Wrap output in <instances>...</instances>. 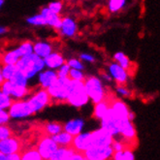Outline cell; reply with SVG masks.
<instances>
[{
	"label": "cell",
	"mask_w": 160,
	"mask_h": 160,
	"mask_svg": "<svg viewBox=\"0 0 160 160\" xmlns=\"http://www.w3.org/2000/svg\"><path fill=\"white\" fill-rule=\"evenodd\" d=\"M112 160H135V155L130 148H124L118 152H114Z\"/></svg>",
	"instance_id": "cell-26"
},
{
	"label": "cell",
	"mask_w": 160,
	"mask_h": 160,
	"mask_svg": "<svg viewBox=\"0 0 160 160\" xmlns=\"http://www.w3.org/2000/svg\"><path fill=\"white\" fill-rule=\"evenodd\" d=\"M0 160H6V154L0 152Z\"/></svg>",
	"instance_id": "cell-45"
},
{
	"label": "cell",
	"mask_w": 160,
	"mask_h": 160,
	"mask_svg": "<svg viewBox=\"0 0 160 160\" xmlns=\"http://www.w3.org/2000/svg\"><path fill=\"white\" fill-rule=\"evenodd\" d=\"M13 101L14 100H12V98L10 96L6 95V94H4L0 91V109L10 107L11 104L13 103Z\"/></svg>",
	"instance_id": "cell-34"
},
{
	"label": "cell",
	"mask_w": 160,
	"mask_h": 160,
	"mask_svg": "<svg viewBox=\"0 0 160 160\" xmlns=\"http://www.w3.org/2000/svg\"><path fill=\"white\" fill-rule=\"evenodd\" d=\"M9 114L6 112H4L2 109H0V124L2 123H6V122L8 121L9 119Z\"/></svg>",
	"instance_id": "cell-42"
},
{
	"label": "cell",
	"mask_w": 160,
	"mask_h": 160,
	"mask_svg": "<svg viewBox=\"0 0 160 160\" xmlns=\"http://www.w3.org/2000/svg\"><path fill=\"white\" fill-rule=\"evenodd\" d=\"M59 31L62 35L67 37H73L77 32V25L70 18H62L61 26Z\"/></svg>",
	"instance_id": "cell-17"
},
{
	"label": "cell",
	"mask_w": 160,
	"mask_h": 160,
	"mask_svg": "<svg viewBox=\"0 0 160 160\" xmlns=\"http://www.w3.org/2000/svg\"><path fill=\"white\" fill-rule=\"evenodd\" d=\"M27 93H29V89H27L26 87L18 86V84L14 83V88L11 93V96H14L16 98H22L25 96Z\"/></svg>",
	"instance_id": "cell-32"
},
{
	"label": "cell",
	"mask_w": 160,
	"mask_h": 160,
	"mask_svg": "<svg viewBox=\"0 0 160 160\" xmlns=\"http://www.w3.org/2000/svg\"><path fill=\"white\" fill-rule=\"evenodd\" d=\"M4 3V0H0V7L2 6V4Z\"/></svg>",
	"instance_id": "cell-47"
},
{
	"label": "cell",
	"mask_w": 160,
	"mask_h": 160,
	"mask_svg": "<svg viewBox=\"0 0 160 160\" xmlns=\"http://www.w3.org/2000/svg\"><path fill=\"white\" fill-rule=\"evenodd\" d=\"M22 153L21 152H15L11 154L6 155V160H21Z\"/></svg>",
	"instance_id": "cell-43"
},
{
	"label": "cell",
	"mask_w": 160,
	"mask_h": 160,
	"mask_svg": "<svg viewBox=\"0 0 160 160\" xmlns=\"http://www.w3.org/2000/svg\"><path fill=\"white\" fill-rule=\"evenodd\" d=\"M62 3L61 2H52V3H51L50 5H49V9L52 12V13H54V14H58V15H59V13L61 12V10H62Z\"/></svg>",
	"instance_id": "cell-39"
},
{
	"label": "cell",
	"mask_w": 160,
	"mask_h": 160,
	"mask_svg": "<svg viewBox=\"0 0 160 160\" xmlns=\"http://www.w3.org/2000/svg\"><path fill=\"white\" fill-rule=\"evenodd\" d=\"M45 63L47 64V66L50 68H58L65 62L63 59V56L59 52H52L50 53L47 58H45Z\"/></svg>",
	"instance_id": "cell-19"
},
{
	"label": "cell",
	"mask_w": 160,
	"mask_h": 160,
	"mask_svg": "<svg viewBox=\"0 0 160 160\" xmlns=\"http://www.w3.org/2000/svg\"><path fill=\"white\" fill-rule=\"evenodd\" d=\"M69 71H70V66L67 63V61H65L61 66H59V69L56 72V74H58V78H68Z\"/></svg>",
	"instance_id": "cell-36"
},
{
	"label": "cell",
	"mask_w": 160,
	"mask_h": 160,
	"mask_svg": "<svg viewBox=\"0 0 160 160\" xmlns=\"http://www.w3.org/2000/svg\"><path fill=\"white\" fill-rule=\"evenodd\" d=\"M117 91L120 94V95L124 96V97H129L131 95V91L128 88H126L124 86H118Z\"/></svg>",
	"instance_id": "cell-41"
},
{
	"label": "cell",
	"mask_w": 160,
	"mask_h": 160,
	"mask_svg": "<svg viewBox=\"0 0 160 160\" xmlns=\"http://www.w3.org/2000/svg\"><path fill=\"white\" fill-rule=\"evenodd\" d=\"M14 136V133L12 129L9 127L8 125H6L5 123L0 124V141L5 140L9 137Z\"/></svg>",
	"instance_id": "cell-33"
},
{
	"label": "cell",
	"mask_w": 160,
	"mask_h": 160,
	"mask_svg": "<svg viewBox=\"0 0 160 160\" xmlns=\"http://www.w3.org/2000/svg\"><path fill=\"white\" fill-rule=\"evenodd\" d=\"M74 150L75 148L73 147H58L48 160H66V158L74 152Z\"/></svg>",
	"instance_id": "cell-20"
},
{
	"label": "cell",
	"mask_w": 160,
	"mask_h": 160,
	"mask_svg": "<svg viewBox=\"0 0 160 160\" xmlns=\"http://www.w3.org/2000/svg\"><path fill=\"white\" fill-rule=\"evenodd\" d=\"M17 51H18V54L21 55V58L24 55H28V54L32 53V52H33V44L31 41H24L17 49Z\"/></svg>",
	"instance_id": "cell-28"
},
{
	"label": "cell",
	"mask_w": 160,
	"mask_h": 160,
	"mask_svg": "<svg viewBox=\"0 0 160 160\" xmlns=\"http://www.w3.org/2000/svg\"><path fill=\"white\" fill-rule=\"evenodd\" d=\"M36 147L42 158L44 160H48L59 146L54 142L52 137L41 133V135L38 137V143H37Z\"/></svg>",
	"instance_id": "cell-5"
},
{
	"label": "cell",
	"mask_w": 160,
	"mask_h": 160,
	"mask_svg": "<svg viewBox=\"0 0 160 160\" xmlns=\"http://www.w3.org/2000/svg\"><path fill=\"white\" fill-rule=\"evenodd\" d=\"M33 51L35 54H37L40 58H47L50 53H52V46L47 43H36L33 46Z\"/></svg>",
	"instance_id": "cell-25"
},
{
	"label": "cell",
	"mask_w": 160,
	"mask_h": 160,
	"mask_svg": "<svg viewBox=\"0 0 160 160\" xmlns=\"http://www.w3.org/2000/svg\"><path fill=\"white\" fill-rule=\"evenodd\" d=\"M114 59L117 61L118 64H119L120 66L123 69H125L127 72L131 69V61H130V59L127 58V56L125 55L124 52H117L114 55Z\"/></svg>",
	"instance_id": "cell-27"
},
{
	"label": "cell",
	"mask_w": 160,
	"mask_h": 160,
	"mask_svg": "<svg viewBox=\"0 0 160 160\" xmlns=\"http://www.w3.org/2000/svg\"><path fill=\"white\" fill-rule=\"evenodd\" d=\"M58 74L56 72H53V71H46L44 73H42L40 75V84H41V88H47L49 86L52 82H54L56 80H58Z\"/></svg>",
	"instance_id": "cell-22"
},
{
	"label": "cell",
	"mask_w": 160,
	"mask_h": 160,
	"mask_svg": "<svg viewBox=\"0 0 160 160\" xmlns=\"http://www.w3.org/2000/svg\"><path fill=\"white\" fill-rule=\"evenodd\" d=\"M88 95L84 88L83 81L71 80L68 84L67 103L75 107H82L88 101Z\"/></svg>",
	"instance_id": "cell-2"
},
{
	"label": "cell",
	"mask_w": 160,
	"mask_h": 160,
	"mask_svg": "<svg viewBox=\"0 0 160 160\" xmlns=\"http://www.w3.org/2000/svg\"><path fill=\"white\" fill-rule=\"evenodd\" d=\"M69 82V78H58L54 82L47 88V90L51 96V105L53 103L54 104L67 103Z\"/></svg>",
	"instance_id": "cell-3"
},
{
	"label": "cell",
	"mask_w": 160,
	"mask_h": 160,
	"mask_svg": "<svg viewBox=\"0 0 160 160\" xmlns=\"http://www.w3.org/2000/svg\"><path fill=\"white\" fill-rule=\"evenodd\" d=\"M68 78L71 79V80H75V81H83L86 77L83 76V74L80 70H78V69H70Z\"/></svg>",
	"instance_id": "cell-37"
},
{
	"label": "cell",
	"mask_w": 160,
	"mask_h": 160,
	"mask_svg": "<svg viewBox=\"0 0 160 160\" xmlns=\"http://www.w3.org/2000/svg\"><path fill=\"white\" fill-rule=\"evenodd\" d=\"M81 58L83 59V60H87V61H89V62H93L94 61V58L92 55H89V54H82L81 55Z\"/></svg>",
	"instance_id": "cell-44"
},
{
	"label": "cell",
	"mask_w": 160,
	"mask_h": 160,
	"mask_svg": "<svg viewBox=\"0 0 160 160\" xmlns=\"http://www.w3.org/2000/svg\"><path fill=\"white\" fill-rule=\"evenodd\" d=\"M28 103H29L33 114H35L36 112L44 109L47 105H51V96L47 88H41L39 90L34 92L31 98L28 100Z\"/></svg>",
	"instance_id": "cell-6"
},
{
	"label": "cell",
	"mask_w": 160,
	"mask_h": 160,
	"mask_svg": "<svg viewBox=\"0 0 160 160\" xmlns=\"http://www.w3.org/2000/svg\"><path fill=\"white\" fill-rule=\"evenodd\" d=\"M73 138H74V136L67 133L66 131H62V132L52 136V139L54 140V142L59 147H71Z\"/></svg>",
	"instance_id": "cell-21"
},
{
	"label": "cell",
	"mask_w": 160,
	"mask_h": 160,
	"mask_svg": "<svg viewBox=\"0 0 160 160\" xmlns=\"http://www.w3.org/2000/svg\"><path fill=\"white\" fill-rule=\"evenodd\" d=\"M109 71L112 78L114 79L118 86H124L128 81V72L123 69L117 62H112L109 64Z\"/></svg>",
	"instance_id": "cell-12"
},
{
	"label": "cell",
	"mask_w": 160,
	"mask_h": 160,
	"mask_svg": "<svg viewBox=\"0 0 160 160\" xmlns=\"http://www.w3.org/2000/svg\"><path fill=\"white\" fill-rule=\"evenodd\" d=\"M112 100V97L107 93L106 96L104 97V99L95 104V107H94V112H93V117L95 118H97V119H101L103 117L105 116L107 111L111 107Z\"/></svg>",
	"instance_id": "cell-16"
},
{
	"label": "cell",
	"mask_w": 160,
	"mask_h": 160,
	"mask_svg": "<svg viewBox=\"0 0 160 160\" xmlns=\"http://www.w3.org/2000/svg\"><path fill=\"white\" fill-rule=\"evenodd\" d=\"M6 31H7L6 28H4V27H0V34H2V33H4V32H6Z\"/></svg>",
	"instance_id": "cell-46"
},
{
	"label": "cell",
	"mask_w": 160,
	"mask_h": 160,
	"mask_svg": "<svg viewBox=\"0 0 160 160\" xmlns=\"http://www.w3.org/2000/svg\"><path fill=\"white\" fill-rule=\"evenodd\" d=\"M110 160H112V158H111V159H110Z\"/></svg>",
	"instance_id": "cell-48"
},
{
	"label": "cell",
	"mask_w": 160,
	"mask_h": 160,
	"mask_svg": "<svg viewBox=\"0 0 160 160\" xmlns=\"http://www.w3.org/2000/svg\"><path fill=\"white\" fill-rule=\"evenodd\" d=\"M40 132L48 135V136H54L62 131H64V125L60 122H51V123H44L40 127Z\"/></svg>",
	"instance_id": "cell-18"
},
{
	"label": "cell",
	"mask_w": 160,
	"mask_h": 160,
	"mask_svg": "<svg viewBox=\"0 0 160 160\" xmlns=\"http://www.w3.org/2000/svg\"><path fill=\"white\" fill-rule=\"evenodd\" d=\"M30 115H33V112L28 101H13L10 106L9 116L13 118H22Z\"/></svg>",
	"instance_id": "cell-11"
},
{
	"label": "cell",
	"mask_w": 160,
	"mask_h": 160,
	"mask_svg": "<svg viewBox=\"0 0 160 160\" xmlns=\"http://www.w3.org/2000/svg\"><path fill=\"white\" fill-rule=\"evenodd\" d=\"M111 108L112 110L114 111L115 115L120 119V120H123V119H129L128 116H129V112L130 110L127 107V105L125 104L124 102H122L119 99H115L112 98V103H111Z\"/></svg>",
	"instance_id": "cell-15"
},
{
	"label": "cell",
	"mask_w": 160,
	"mask_h": 160,
	"mask_svg": "<svg viewBox=\"0 0 160 160\" xmlns=\"http://www.w3.org/2000/svg\"><path fill=\"white\" fill-rule=\"evenodd\" d=\"M44 65L45 61L42 59V58L35 53L22 56L16 63L17 69L22 71L27 79L33 77L37 72L44 67Z\"/></svg>",
	"instance_id": "cell-1"
},
{
	"label": "cell",
	"mask_w": 160,
	"mask_h": 160,
	"mask_svg": "<svg viewBox=\"0 0 160 160\" xmlns=\"http://www.w3.org/2000/svg\"><path fill=\"white\" fill-rule=\"evenodd\" d=\"M17 66L16 64H7V65H3L2 67V76L4 78V80H10L13 75L16 73L17 71Z\"/></svg>",
	"instance_id": "cell-31"
},
{
	"label": "cell",
	"mask_w": 160,
	"mask_h": 160,
	"mask_svg": "<svg viewBox=\"0 0 160 160\" xmlns=\"http://www.w3.org/2000/svg\"><path fill=\"white\" fill-rule=\"evenodd\" d=\"M22 142L18 138L12 136L0 141V152L4 154H11L15 152H22Z\"/></svg>",
	"instance_id": "cell-9"
},
{
	"label": "cell",
	"mask_w": 160,
	"mask_h": 160,
	"mask_svg": "<svg viewBox=\"0 0 160 160\" xmlns=\"http://www.w3.org/2000/svg\"><path fill=\"white\" fill-rule=\"evenodd\" d=\"M21 153H22L21 160H44L41 154L39 153L36 146L28 148L25 150H22Z\"/></svg>",
	"instance_id": "cell-24"
},
{
	"label": "cell",
	"mask_w": 160,
	"mask_h": 160,
	"mask_svg": "<svg viewBox=\"0 0 160 160\" xmlns=\"http://www.w3.org/2000/svg\"><path fill=\"white\" fill-rule=\"evenodd\" d=\"M83 84L88 97L91 98L95 104L103 100L106 96L107 92L105 88H103L102 82L98 78L92 76L86 77L83 80Z\"/></svg>",
	"instance_id": "cell-4"
},
{
	"label": "cell",
	"mask_w": 160,
	"mask_h": 160,
	"mask_svg": "<svg viewBox=\"0 0 160 160\" xmlns=\"http://www.w3.org/2000/svg\"><path fill=\"white\" fill-rule=\"evenodd\" d=\"M66 160H88L86 155H84V152H79V150H74V152L68 156L66 158Z\"/></svg>",
	"instance_id": "cell-38"
},
{
	"label": "cell",
	"mask_w": 160,
	"mask_h": 160,
	"mask_svg": "<svg viewBox=\"0 0 160 160\" xmlns=\"http://www.w3.org/2000/svg\"><path fill=\"white\" fill-rule=\"evenodd\" d=\"M114 136L104 128L91 132V146L97 147H108L112 146Z\"/></svg>",
	"instance_id": "cell-10"
},
{
	"label": "cell",
	"mask_w": 160,
	"mask_h": 160,
	"mask_svg": "<svg viewBox=\"0 0 160 160\" xmlns=\"http://www.w3.org/2000/svg\"><path fill=\"white\" fill-rule=\"evenodd\" d=\"M10 81H11L12 82H14L15 84H18V86L26 87L27 78L25 77V75H24L22 71L17 70L16 73L13 75V77L10 79Z\"/></svg>",
	"instance_id": "cell-29"
},
{
	"label": "cell",
	"mask_w": 160,
	"mask_h": 160,
	"mask_svg": "<svg viewBox=\"0 0 160 160\" xmlns=\"http://www.w3.org/2000/svg\"><path fill=\"white\" fill-rule=\"evenodd\" d=\"M67 63L69 64V66L72 67L73 69H78V70L83 69V65L78 59H70L69 61H67Z\"/></svg>",
	"instance_id": "cell-40"
},
{
	"label": "cell",
	"mask_w": 160,
	"mask_h": 160,
	"mask_svg": "<svg viewBox=\"0 0 160 160\" xmlns=\"http://www.w3.org/2000/svg\"><path fill=\"white\" fill-rule=\"evenodd\" d=\"M102 120V128L107 130L112 136L119 134V122L120 119L115 115L114 111L110 107L105 116L101 118Z\"/></svg>",
	"instance_id": "cell-8"
},
{
	"label": "cell",
	"mask_w": 160,
	"mask_h": 160,
	"mask_svg": "<svg viewBox=\"0 0 160 160\" xmlns=\"http://www.w3.org/2000/svg\"><path fill=\"white\" fill-rule=\"evenodd\" d=\"M126 0H110L109 1V11L111 13H118L124 7Z\"/></svg>",
	"instance_id": "cell-30"
},
{
	"label": "cell",
	"mask_w": 160,
	"mask_h": 160,
	"mask_svg": "<svg viewBox=\"0 0 160 160\" xmlns=\"http://www.w3.org/2000/svg\"><path fill=\"white\" fill-rule=\"evenodd\" d=\"M71 147L79 152H84V150L91 147V133L78 134L74 136Z\"/></svg>",
	"instance_id": "cell-14"
},
{
	"label": "cell",
	"mask_w": 160,
	"mask_h": 160,
	"mask_svg": "<svg viewBox=\"0 0 160 160\" xmlns=\"http://www.w3.org/2000/svg\"><path fill=\"white\" fill-rule=\"evenodd\" d=\"M27 22L29 23H32V24H36V25H45V24H48L47 23V20L44 16H42L41 14L40 15H36L30 18H28Z\"/></svg>",
	"instance_id": "cell-35"
},
{
	"label": "cell",
	"mask_w": 160,
	"mask_h": 160,
	"mask_svg": "<svg viewBox=\"0 0 160 160\" xmlns=\"http://www.w3.org/2000/svg\"><path fill=\"white\" fill-rule=\"evenodd\" d=\"M112 154H114V149L112 146H91L87 150H84V155L88 160H110Z\"/></svg>",
	"instance_id": "cell-7"
},
{
	"label": "cell",
	"mask_w": 160,
	"mask_h": 160,
	"mask_svg": "<svg viewBox=\"0 0 160 160\" xmlns=\"http://www.w3.org/2000/svg\"><path fill=\"white\" fill-rule=\"evenodd\" d=\"M119 134H121L123 139L125 141H127L128 143H131L132 141H135L137 132H136V128L133 124V121H130L129 119L120 120Z\"/></svg>",
	"instance_id": "cell-13"
},
{
	"label": "cell",
	"mask_w": 160,
	"mask_h": 160,
	"mask_svg": "<svg viewBox=\"0 0 160 160\" xmlns=\"http://www.w3.org/2000/svg\"><path fill=\"white\" fill-rule=\"evenodd\" d=\"M83 126V122L80 119H75V120H71L68 123H66L64 125V131H66L67 133L76 136L78 134H80L81 129Z\"/></svg>",
	"instance_id": "cell-23"
}]
</instances>
